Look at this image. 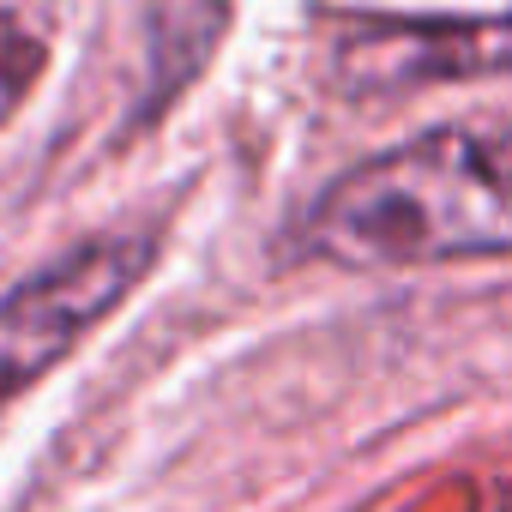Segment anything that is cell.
<instances>
[{
  "instance_id": "cell-1",
  "label": "cell",
  "mask_w": 512,
  "mask_h": 512,
  "mask_svg": "<svg viewBox=\"0 0 512 512\" xmlns=\"http://www.w3.org/2000/svg\"><path fill=\"white\" fill-rule=\"evenodd\" d=\"M302 235L308 253L362 272L512 253V127H434L356 163Z\"/></svg>"
},
{
  "instance_id": "cell-4",
  "label": "cell",
  "mask_w": 512,
  "mask_h": 512,
  "mask_svg": "<svg viewBox=\"0 0 512 512\" xmlns=\"http://www.w3.org/2000/svg\"><path fill=\"white\" fill-rule=\"evenodd\" d=\"M67 25V0H0V127L37 91Z\"/></svg>"
},
{
  "instance_id": "cell-2",
  "label": "cell",
  "mask_w": 512,
  "mask_h": 512,
  "mask_svg": "<svg viewBox=\"0 0 512 512\" xmlns=\"http://www.w3.org/2000/svg\"><path fill=\"white\" fill-rule=\"evenodd\" d=\"M145 272L151 241L97 235L0 296V410L25 398L49 368H61L79 350V338L103 326Z\"/></svg>"
},
{
  "instance_id": "cell-5",
  "label": "cell",
  "mask_w": 512,
  "mask_h": 512,
  "mask_svg": "<svg viewBox=\"0 0 512 512\" xmlns=\"http://www.w3.org/2000/svg\"><path fill=\"white\" fill-rule=\"evenodd\" d=\"M500 512H512V488H506V494H500Z\"/></svg>"
},
{
  "instance_id": "cell-3",
  "label": "cell",
  "mask_w": 512,
  "mask_h": 512,
  "mask_svg": "<svg viewBox=\"0 0 512 512\" xmlns=\"http://www.w3.org/2000/svg\"><path fill=\"white\" fill-rule=\"evenodd\" d=\"M494 79L512 73V13L506 19H392L338 43V79L350 91H404L434 79Z\"/></svg>"
}]
</instances>
